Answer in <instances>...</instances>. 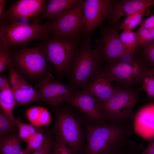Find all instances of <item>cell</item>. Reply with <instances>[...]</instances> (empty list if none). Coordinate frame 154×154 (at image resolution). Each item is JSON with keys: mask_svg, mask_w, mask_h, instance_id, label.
<instances>
[{"mask_svg": "<svg viewBox=\"0 0 154 154\" xmlns=\"http://www.w3.org/2000/svg\"><path fill=\"white\" fill-rule=\"evenodd\" d=\"M85 154H107L119 149L130 132L123 124L90 125L86 128Z\"/></svg>", "mask_w": 154, "mask_h": 154, "instance_id": "1", "label": "cell"}, {"mask_svg": "<svg viewBox=\"0 0 154 154\" xmlns=\"http://www.w3.org/2000/svg\"><path fill=\"white\" fill-rule=\"evenodd\" d=\"M45 40L41 47L48 62L59 75L68 73L79 50L77 40L54 35Z\"/></svg>", "mask_w": 154, "mask_h": 154, "instance_id": "2", "label": "cell"}, {"mask_svg": "<svg viewBox=\"0 0 154 154\" xmlns=\"http://www.w3.org/2000/svg\"><path fill=\"white\" fill-rule=\"evenodd\" d=\"M52 23L49 20L43 24H30L11 21L9 23L1 24L0 47L9 48L15 46L25 47L34 39L46 37Z\"/></svg>", "mask_w": 154, "mask_h": 154, "instance_id": "3", "label": "cell"}, {"mask_svg": "<svg viewBox=\"0 0 154 154\" xmlns=\"http://www.w3.org/2000/svg\"><path fill=\"white\" fill-rule=\"evenodd\" d=\"M102 60L97 52L91 46L90 36L79 47L69 73L73 88L82 89L97 74Z\"/></svg>", "mask_w": 154, "mask_h": 154, "instance_id": "4", "label": "cell"}, {"mask_svg": "<svg viewBox=\"0 0 154 154\" xmlns=\"http://www.w3.org/2000/svg\"><path fill=\"white\" fill-rule=\"evenodd\" d=\"M139 91L123 86L117 87L113 96L108 101L99 102L106 117L112 123L122 124L132 116L138 101Z\"/></svg>", "mask_w": 154, "mask_h": 154, "instance_id": "5", "label": "cell"}, {"mask_svg": "<svg viewBox=\"0 0 154 154\" xmlns=\"http://www.w3.org/2000/svg\"><path fill=\"white\" fill-rule=\"evenodd\" d=\"M147 66L140 56L132 62L116 61L106 63L100 68L97 74L111 82L127 87L141 82Z\"/></svg>", "mask_w": 154, "mask_h": 154, "instance_id": "6", "label": "cell"}, {"mask_svg": "<svg viewBox=\"0 0 154 154\" xmlns=\"http://www.w3.org/2000/svg\"><path fill=\"white\" fill-rule=\"evenodd\" d=\"M12 56V66L29 78L39 80L48 72V62L41 47H24Z\"/></svg>", "mask_w": 154, "mask_h": 154, "instance_id": "7", "label": "cell"}, {"mask_svg": "<svg viewBox=\"0 0 154 154\" xmlns=\"http://www.w3.org/2000/svg\"><path fill=\"white\" fill-rule=\"evenodd\" d=\"M53 127L55 137L63 142L73 153L79 151L83 143L82 130L79 121L72 112L65 109L58 110Z\"/></svg>", "mask_w": 154, "mask_h": 154, "instance_id": "8", "label": "cell"}, {"mask_svg": "<svg viewBox=\"0 0 154 154\" xmlns=\"http://www.w3.org/2000/svg\"><path fill=\"white\" fill-rule=\"evenodd\" d=\"M119 26L116 24L100 26V36L95 41L94 49L102 61L106 63L117 60L125 52L118 33Z\"/></svg>", "mask_w": 154, "mask_h": 154, "instance_id": "9", "label": "cell"}, {"mask_svg": "<svg viewBox=\"0 0 154 154\" xmlns=\"http://www.w3.org/2000/svg\"><path fill=\"white\" fill-rule=\"evenodd\" d=\"M82 1L80 0L68 12L52 21L49 33L77 40L84 33Z\"/></svg>", "mask_w": 154, "mask_h": 154, "instance_id": "10", "label": "cell"}, {"mask_svg": "<svg viewBox=\"0 0 154 154\" xmlns=\"http://www.w3.org/2000/svg\"><path fill=\"white\" fill-rule=\"evenodd\" d=\"M112 0H83L82 10L84 33L90 36L96 28L108 19L112 9L117 2Z\"/></svg>", "mask_w": 154, "mask_h": 154, "instance_id": "11", "label": "cell"}, {"mask_svg": "<svg viewBox=\"0 0 154 154\" xmlns=\"http://www.w3.org/2000/svg\"><path fill=\"white\" fill-rule=\"evenodd\" d=\"M37 86L43 101L56 108L63 102H66L76 91L70 86L54 80L49 72L38 80Z\"/></svg>", "mask_w": 154, "mask_h": 154, "instance_id": "12", "label": "cell"}, {"mask_svg": "<svg viewBox=\"0 0 154 154\" xmlns=\"http://www.w3.org/2000/svg\"><path fill=\"white\" fill-rule=\"evenodd\" d=\"M8 68L11 88L16 105L28 106L32 102L43 101L40 92L28 83L12 65Z\"/></svg>", "mask_w": 154, "mask_h": 154, "instance_id": "13", "label": "cell"}, {"mask_svg": "<svg viewBox=\"0 0 154 154\" xmlns=\"http://www.w3.org/2000/svg\"><path fill=\"white\" fill-rule=\"evenodd\" d=\"M66 102L71 104L91 121L102 123L105 120L106 117L99 102L88 94L76 91Z\"/></svg>", "mask_w": 154, "mask_h": 154, "instance_id": "14", "label": "cell"}, {"mask_svg": "<svg viewBox=\"0 0 154 154\" xmlns=\"http://www.w3.org/2000/svg\"><path fill=\"white\" fill-rule=\"evenodd\" d=\"M44 0H20L13 3L6 11V20L19 21L36 17L44 11L47 4Z\"/></svg>", "mask_w": 154, "mask_h": 154, "instance_id": "15", "label": "cell"}, {"mask_svg": "<svg viewBox=\"0 0 154 154\" xmlns=\"http://www.w3.org/2000/svg\"><path fill=\"white\" fill-rule=\"evenodd\" d=\"M154 5V0L117 1L113 6L108 18L110 25L116 24L122 17L131 14Z\"/></svg>", "mask_w": 154, "mask_h": 154, "instance_id": "16", "label": "cell"}, {"mask_svg": "<svg viewBox=\"0 0 154 154\" xmlns=\"http://www.w3.org/2000/svg\"><path fill=\"white\" fill-rule=\"evenodd\" d=\"M135 132L145 139L154 137V103L143 107L134 118Z\"/></svg>", "mask_w": 154, "mask_h": 154, "instance_id": "17", "label": "cell"}, {"mask_svg": "<svg viewBox=\"0 0 154 154\" xmlns=\"http://www.w3.org/2000/svg\"><path fill=\"white\" fill-rule=\"evenodd\" d=\"M111 82L96 74L81 91L94 97L99 102H105L113 96L116 90Z\"/></svg>", "mask_w": 154, "mask_h": 154, "instance_id": "18", "label": "cell"}, {"mask_svg": "<svg viewBox=\"0 0 154 154\" xmlns=\"http://www.w3.org/2000/svg\"><path fill=\"white\" fill-rule=\"evenodd\" d=\"M80 0H50L40 16L31 19L33 24H39L41 21L48 19L53 21L70 11Z\"/></svg>", "mask_w": 154, "mask_h": 154, "instance_id": "19", "label": "cell"}, {"mask_svg": "<svg viewBox=\"0 0 154 154\" xmlns=\"http://www.w3.org/2000/svg\"><path fill=\"white\" fill-rule=\"evenodd\" d=\"M26 117L31 124L36 127L49 125L52 121L51 114L46 108L40 106L28 109L26 113Z\"/></svg>", "mask_w": 154, "mask_h": 154, "instance_id": "20", "label": "cell"}, {"mask_svg": "<svg viewBox=\"0 0 154 154\" xmlns=\"http://www.w3.org/2000/svg\"><path fill=\"white\" fill-rule=\"evenodd\" d=\"M16 102L12 89L9 85L0 91V105L3 112L10 119L16 121L13 114V110Z\"/></svg>", "mask_w": 154, "mask_h": 154, "instance_id": "21", "label": "cell"}, {"mask_svg": "<svg viewBox=\"0 0 154 154\" xmlns=\"http://www.w3.org/2000/svg\"><path fill=\"white\" fill-rule=\"evenodd\" d=\"M21 141L18 133L9 134L0 139V154H15L21 150Z\"/></svg>", "mask_w": 154, "mask_h": 154, "instance_id": "22", "label": "cell"}, {"mask_svg": "<svg viewBox=\"0 0 154 154\" xmlns=\"http://www.w3.org/2000/svg\"><path fill=\"white\" fill-rule=\"evenodd\" d=\"M119 37L125 52L132 54L137 52L139 45L136 32L123 30L119 35Z\"/></svg>", "mask_w": 154, "mask_h": 154, "instance_id": "23", "label": "cell"}, {"mask_svg": "<svg viewBox=\"0 0 154 154\" xmlns=\"http://www.w3.org/2000/svg\"><path fill=\"white\" fill-rule=\"evenodd\" d=\"M142 88L148 98L154 99V67L147 66L142 77Z\"/></svg>", "mask_w": 154, "mask_h": 154, "instance_id": "24", "label": "cell"}, {"mask_svg": "<svg viewBox=\"0 0 154 154\" xmlns=\"http://www.w3.org/2000/svg\"><path fill=\"white\" fill-rule=\"evenodd\" d=\"M145 9L126 16L125 19L119 25V30H132L140 24L145 12Z\"/></svg>", "mask_w": 154, "mask_h": 154, "instance_id": "25", "label": "cell"}, {"mask_svg": "<svg viewBox=\"0 0 154 154\" xmlns=\"http://www.w3.org/2000/svg\"><path fill=\"white\" fill-rule=\"evenodd\" d=\"M43 142L39 148L33 151L31 154H54V141L52 133L49 130L46 129L44 132Z\"/></svg>", "mask_w": 154, "mask_h": 154, "instance_id": "26", "label": "cell"}, {"mask_svg": "<svg viewBox=\"0 0 154 154\" xmlns=\"http://www.w3.org/2000/svg\"><path fill=\"white\" fill-rule=\"evenodd\" d=\"M16 122L20 139L21 141L27 143L29 139L37 129L36 127L31 124L26 123L19 119H16Z\"/></svg>", "mask_w": 154, "mask_h": 154, "instance_id": "27", "label": "cell"}, {"mask_svg": "<svg viewBox=\"0 0 154 154\" xmlns=\"http://www.w3.org/2000/svg\"><path fill=\"white\" fill-rule=\"evenodd\" d=\"M17 128L16 121L9 119L0 110V138L1 139L11 134Z\"/></svg>", "mask_w": 154, "mask_h": 154, "instance_id": "28", "label": "cell"}, {"mask_svg": "<svg viewBox=\"0 0 154 154\" xmlns=\"http://www.w3.org/2000/svg\"><path fill=\"white\" fill-rule=\"evenodd\" d=\"M140 56L146 63L154 67V39L149 43L140 46Z\"/></svg>", "mask_w": 154, "mask_h": 154, "instance_id": "29", "label": "cell"}, {"mask_svg": "<svg viewBox=\"0 0 154 154\" xmlns=\"http://www.w3.org/2000/svg\"><path fill=\"white\" fill-rule=\"evenodd\" d=\"M44 138V133L42 130L40 129H37L29 139L25 149L32 152L41 146L43 142Z\"/></svg>", "mask_w": 154, "mask_h": 154, "instance_id": "30", "label": "cell"}, {"mask_svg": "<svg viewBox=\"0 0 154 154\" xmlns=\"http://www.w3.org/2000/svg\"><path fill=\"white\" fill-rule=\"evenodd\" d=\"M139 46H144L154 39V27L137 30Z\"/></svg>", "mask_w": 154, "mask_h": 154, "instance_id": "31", "label": "cell"}, {"mask_svg": "<svg viewBox=\"0 0 154 154\" xmlns=\"http://www.w3.org/2000/svg\"><path fill=\"white\" fill-rule=\"evenodd\" d=\"M12 56L9 48L0 47V73L12 65Z\"/></svg>", "mask_w": 154, "mask_h": 154, "instance_id": "32", "label": "cell"}, {"mask_svg": "<svg viewBox=\"0 0 154 154\" xmlns=\"http://www.w3.org/2000/svg\"><path fill=\"white\" fill-rule=\"evenodd\" d=\"M142 146L132 142L127 141L118 149L117 154H139Z\"/></svg>", "mask_w": 154, "mask_h": 154, "instance_id": "33", "label": "cell"}, {"mask_svg": "<svg viewBox=\"0 0 154 154\" xmlns=\"http://www.w3.org/2000/svg\"><path fill=\"white\" fill-rule=\"evenodd\" d=\"M54 148V154H72L69 148L62 140L55 137Z\"/></svg>", "mask_w": 154, "mask_h": 154, "instance_id": "34", "label": "cell"}, {"mask_svg": "<svg viewBox=\"0 0 154 154\" xmlns=\"http://www.w3.org/2000/svg\"><path fill=\"white\" fill-rule=\"evenodd\" d=\"M153 27H154V15L142 21L140 26L138 30Z\"/></svg>", "mask_w": 154, "mask_h": 154, "instance_id": "35", "label": "cell"}, {"mask_svg": "<svg viewBox=\"0 0 154 154\" xmlns=\"http://www.w3.org/2000/svg\"><path fill=\"white\" fill-rule=\"evenodd\" d=\"M139 154H154V137L150 139L147 147Z\"/></svg>", "mask_w": 154, "mask_h": 154, "instance_id": "36", "label": "cell"}, {"mask_svg": "<svg viewBox=\"0 0 154 154\" xmlns=\"http://www.w3.org/2000/svg\"><path fill=\"white\" fill-rule=\"evenodd\" d=\"M6 1L5 0H0V24L3 23V20L5 19L6 11L5 10Z\"/></svg>", "mask_w": 154, "mask_h": 154, "instance_id": "37", "label": "cell"}, {"mask_svg": "<svg viewBox=\"0 0 154 154\" xmlns=\"http://www.w3.org/2000/svg\"><path fill=\"white\" fill-rule=\"evenodd\" d=\"M9 86L6 78L3 75L0 76V90H3Z\"/></svg>", "mask_w": 154, "mask_h": 154, "instance_id": "38", "label": "cell"}, {"mask_svg": "<svg viewBox=\"0 0 154 154\" xmlns=\"http://www.w3.org/2000/svg\"><path fill=\"white\" fill-rule=\"evenodd\" d=\"M31 152L27 151L25 149L20 151L15 154H31Z\"/></svg>", "mask_w": 154, "mask_h": 154, "instance_id": "39", "label": "cell"}, {"mask_svg": "<svg viewBox=\"0 0 154 154\" xmlns=\"http://www.w3.org/2000/svg\"><path fill=\"white\" fill-rule=\"evenodd\" d=\"M118 150H113L107 154H117Z\"/></svg>", "mask_w": 154, "mask_h": 154, "instance_id": "40", "label": "cell"}]
</instances>
